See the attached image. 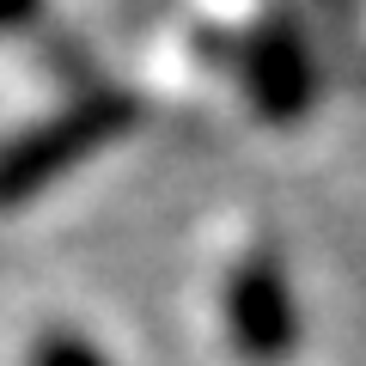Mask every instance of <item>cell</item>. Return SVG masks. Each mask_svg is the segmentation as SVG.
<instances>
[{"instance_id":"6da1fadb","label":"cell","mask_w":366,"mask_h":366,"mask_svg":"<svg viewBox=\"0 0 366 366\" xmlns=\"http://www.w3.org/2000/svg\"><path fill=\"white\" fill-rule=\"evenodd\" d=\"M214 324L232 360L244 366H274L293 348L300 324H293V293L281 257L262 238H238L214 262Z\"/></svg>"},{"instance_id":"7a4b0ae2","label":"cell","mask_w":366,"mask_h":366,"mask_svg":"<svg viewBox=\"0 0 366 366\" xmlns=\"http://www.w3.org/2000/svg\"><path fill=\"white\" fill-rule=\"evenodd\" d=\"M122 129H129V104L122 98H74L55 117H43L37 129H19L0 147V202L31 196L43 177H55L61 165H79L92 147H104Z\"/></svg>"},{"instance_id":"3957f363","label":"cell","mask_w":366,"mask_h":366,"mask_svg":"<svg viewBox=\"0 0 366 366\" xmlns=\"http://www.w3.org/2000/svg\"><path fill=\"white\" fill-rule=\"evenodd\" d=\"M25 366H110V360H104V348L92 336H79V330H43V336L31 342Z\"/></svg>"},{"instance_id":"277c9868","label":"cell","mask_w":366,"mask_h":366,"mask_svg":"<svg viewBox=\"0 0 366 366\" xmlns=\"http://www.w3.org/2000/svg\"><path fill=\"white\" fill-rule=\"evenodd\" d=\"M37 0H0V25H13V19H31Z\"/></svg>"}]
</instances>
